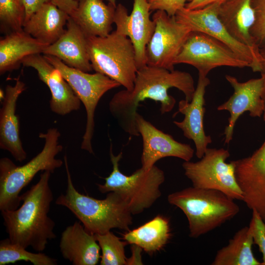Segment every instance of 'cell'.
I'll use <instances>...</instances> for the list:
<instances>
[{"mask_svg": "<svg viewBox=\"0 0 265 265\" xmlns=\"http://www.w3.org/2000/svg\"><path fill=\"white\" fill-rule=\"evenodd\" d=\"M116 7L103 0H78L70 17L88 36L106 37L112 30Z\"/></svg>", "mask_w": 265, "mask_h": 265, "instance_id": "22", "label": "cell"}, {"mask_svg": "<svg viewBox=\"0 0 265 265\" xmlns=\"http://www.w3.org/2000/svg\"><path fill=\"white\" fill-rule=\"evenodd\" d=\"M233 199L213 189L189 187L167 196L169 204L184 212L189 236L197 238L220 226L239 212Z\"/></svg>", "mask_w": 265, "mask_h": 265, "instance_id": "5", "label": "cell"}, {"mask_svg": "<svg viewBox=\"0 0 265 265\" xmlns=\"http://www.w3.org/2000/svg\"><path fill=\"white\" fill-rule=\"evenodd\" d=\"M135 124L142 139V167L150 169L160 159L176 157L190 161L194 150L189 144L181 143L173 136L159 130L137 112Z\"/></svg>", "mask_w": 265, "mask_h": 265, "instance_id": "15", "label": "cell"}, {"mask_svg": "<svg viewBox=\"0 0 265 265\" xmlns=\"http://www.w3.org/2000/svg\"><path fill=\"white\" fill-rule=\"evenodd\" d=\"M147 0H133L129 17L128 37L134 48L138 70L146 65V49L155 28Z\"/></svg>", "mask_w": 265, "mask_h": 265, "instance_id": "25", "label": "cell"}, {"mask_svg": "<svg viewBox=\"0 0 265 265\" xmlns=\"http://www.w3.org/2000/svg\"><path fill=\"white\" fill-rule=\"evenodd\" d=\"M25 9V22L43 4L51 1V0H17Z\"/></svg>", "mask_w": 265, "mask_h": 265, "instance_id": "34", "label": "cell"}, {"mask_svg": "<svg viewBox=\"0 0 265 265\" xmlns=\"http://www.w3.org/2000/svg\"><path fill=\"white\" fill-rule=\"evenodd\" d=\"M151 11L162 10L168 15L175 16L181 9L191 0H147Z\"/></svg>", "mask_w": 265, "mask_h": 265, "instance_id": "33", "label": "cell"}, {"mask_svg": "<svg viewBox=\"0 0 265 265\" xmlns=\"http://www.w3.org/2000/svg\"><path fill=\"white\" fill-rule=\"evenodd\" d=\"M25 19V8L17 0H0L1 31L7 34L23 30Z\"/></svg>", "mask_w": 265, "mask_h": 265, "instance_id": "30", "label": "cell"}, {"mask_svg": "<svg viewBox=\"0 0 265 265\" xmlns=\"http://www.w3.org/2000/svg\"><path fill=\"white\" fill-rule=\"evenodd\" d=\"M221 4L216 2L196 9H188L185 7L179 10L175 16L191 31L205 33L224 43L248 62L253 72H260L261 67L256 61L250 49L235 39L219 19L218 12Z\"/></svg>", "mask_w": 265, "mask_h": 265, "instance_id": "12", "label": "cell"}, {"mask_svg": "<svg viewBox=\"0 0 265 265\" xmlns=\"http://www.w3.org/2000/svg\"><path fill=\"white\" fill-rule=\"evenodd\" d=\"M64 161L67 189L58 197L55 204L68 209L91 234H105L114 228L129 231L132 214L125 200L114 192H108L104 199L80 193L74 186L66 155Z\"/></svg>", "mask_w": 265, "mask_h": 265, "instance_id": "3", "label": "cell"}, {"mask_svg": "<svg viewBox=\"0 0 265 265\" xmlns=\"http://www.w3.org/2000/svg\"><path fill=\"white\" fill-rule=\"evenodd\" d=\"M152 19L155 28L146 47V65L174 70L175 60L191 31L164 11H156Z\"/></svg>", "mask_w": 265, "mask_h": 265, "instance_id": "11", "label": "cell"}, {"mask_svg": "<svg viewBox=\"0 0 265 265\" xmlns=\"http://www.w3.org/2000/svg\"><path fill=\"white\" fill-rule=\"evenodd\" d=\"M108 2V3L111 4L112 5H113L114 7H116L117 4H116V0H106Z\"/></svg>", "mask_w": 265, "mask_h": 265, "instance_id": "39", "label": "cell"}, {"mask_svg": "<svg viewBox=\"0 0 265 265\" xmlns=\"http://www.w3.org/2000/svg\"><path fill=\"white\" fill-rule=\"evenodd\" d=\"M254 244L249 227L238 231L228 244L216 253L212 265H261L252 252Z\"/></svg>", "mask_w": 265, "mask_h": 265, "instance_id": "27", "label": "cell"}, {"mask_svg": "<svg viewBox=\"0 0 265 265\" xmlns=\"http://www.w3.org/2000/svg\"><path fill=\"white\" fill-rule=\"evenodd\" d=\"M234 162L242 201L265 222V141L252 155Z\"/></svg>", "mask_w": 265, "mask_h": 265, "instance_id": "14", "label": "cell"}, {"mask_svg": "<svg viewBox=\"0 0 265 265\" xmlns=\"http://www.w3.org/2000/svg\"><path fill=\"white\" fill-rule=\"evenodd\" d=\"M59 248L63 258L73 265H96L101 259L94 234L87 231L80 222L76 221L62 232Z\"/></svg>", "mask_w": 265, "mask_h": 265, "instance_id": "21", "label": "cell"}, {"mask_svg": "<svg viewBox=\"0 0 265 265\" xmlns=\"http://www.w3.org/2000/svg\"><path fill=\"white\" fill-rule=\"evenodd\" d=\"M94 235L102 251L101 265H127L125 251L128 243L126 241H122L110 231Z\"/></svg>", "mask_w": 265, "mask_h": 265, "instance_id": "29", "label": "cell"}, {"mask_svg": "<svg viewBox=\"0 0 265 265\" xmlns=\"http://www.w3.org/2000/svg\"><path fill=\"white\" fill-rule=\"evenodd\" d=\"M12 242L9 238L0 241V265L14 264L18 261L29 262L33 265H56L57 261L41 252L33 253Z\"/></svg>", "mask_w": 265, "mask_h": 265, "instance_id": "28", "label": "cell"}, {"mask_svg": "<svg viewBox=\"0 0 265 265\" xmlns=\"http://www.w3.org/2000/svg\"><path fill=\"white\" fill-rule=\"evenodd\" d=\"M51 2L69 16L73 14L78 5V0H51Z\"/></svg>", "mask_w": 265, "mask_h": 265, "instance_id": "35", "label": "cell"}, {"mask_svg": "<svg viewBox=\"0 0 265 265\" xmlns=\"http://www.w3.org/2000/svg\"><path fill=\"white\" fill-rule=\"evenodd\" d=\"M229 157L227 149L208 148L199 160L183 162L185 175L194 187L216 190L234 200L242 201L235 177L234 160L226 162Z\"/></svg>", "mask_w": 265, "mask_h": 265, "instance_id": "9", "label": "cell"}, {"mask_svg": "<svg viewBox=\"0 0 265 265\" xmlns=\"http://www.w3.org/2000/svg\"><path fill=\"white\" fill-rule=\"evenodd\" d=\"M60 133L57 128L49 129L39 137L44 140V145L36 156L22 166L16 165L8 158L0 159V210L17 209L21 201L20 193L40 171L51 173L60 168L63 161L55 157L63 150L59 144Z\"/></svg>", "mask_w": 265, "mask_h": 265, "instance_id": "4", "label": "cell"}, {"mask_svg": "<svg viewBox=\"0 0 265 265\" xmlns=\"http://www.w3.org/2000/svg\"><path fill=\"white\" fill-rule=\"evenodd\" d=\"M66 25L63 34L54 43L48 45L43 53L56 57L71 67L85 72L91 71L87 36L70 17Z\"/></svg>", "mask_w": 265, "mask_h": 265, "instance_id": "20", "label": "cell"}, {"mask_svg": "<svg viewBox=\"0 0 265 265\" xmlns=\"http://www.w3.org/2000/svg\"><path fill=\"white\" fill-rule=\"evenodd\" d=\"M252 0H226L221 4L218 16L230 34L247 46L261 67L260 48L250 34L255 21Z\"/></svg>", "mask_w": 265, "mask_h": 265, "instance_id": "19", "label": "cell"}, {"mask_svg": "<svg viewBox=\"0 0 265 265\" xmlns=\"http://www.w3.org/2000/svg\"><path fill=\"white\" fill-rule=\"evenodd\" d=\"M87 43L92 69L131 90L138 68L129 37L116 29L106 37L88 36Z\"/></svg>", "mask_w": 265, "mask_h": 265, "instance_id": "6", "label": "cell"}, {"mask_svg": "<svg viewBox=\"0 0 265 265\" xmlns=\"http://www.w3.org/2000/svg\"><path fill=\"white\" fill-rule=\"evenodd\" d=\"M69 15L51 1L43 4L25 23L23 30L39 41L50 45L63 34Z\"/></svg>", "mask_w": 265, "mask_h": 265, "instance_id": "23", "label": "cell"}, {"mask_svg": "<svg viewBox=\"0 0 265 265\" xmlns=\"http://www.w3.org/2000/svg\"><path fill=\"white\" fill-rule=\"evenodd\" d=\"M22 64L34 69L39 79L49 88L52 96L50 107L53 112L65 115L80 108V100L59 70L50 64L44 55H29L23 59Z\"/></svg>", "mask_w": 265, "mask_h": 265, "instance_id": "17", "label": "cell"}, {"mask_svg": "<svg viewBox=\"0 0 265 265\" xmlns=\"http://www.w3.org/2000/svg\"><path fill=\"white\" fill-rule=\"evenodd\" d=\"M261 63V77L263 79V88L262 91V99L264 104V110L263 113L264 119L265 121V47L260 50Z\"/></svg>", "mask_w": 265, "mask_h": 265, "instance_id": "38", "label": "cell"}, {"mask_svg": "<svg viewBox=\"0 0 265 265\" xmlns=\"http://www.w3.org/2000/svg\"><path fill=\"white\" fill-rule=\"evenodd\" d=\"M48 46L24 30L6 34L0 40V75L18 69L24 58L43 53Z\"/></svg>", "mask_w": 265, "mask_h": 265, "instance_id": "24", "label": "cell"}, {"mask_svg": "<svg viewBox=\"0 0 265 265\" xmlns=\"http://www.w3.org/2000/svg\"><path fill=\"white\" fill-rule=\"evenodd\" d=\"M51 174L43 171L38 182L21 195L20 207L1 211L10 240L37 252L43 251L49 240L56 238L55 223L48 215L53 199L49 184Z\"/></svg>", "mask_w": 265, "mask_h": 265, "instance_id": "2", "label": "cell"}, {"mask_svg": "<svg viewBox=\"0 0 265 265\" xmlns=\"http://www.w3.org/2000/svg\"><path fill=\"white\" fill-rule=\"evenodd\" d=\"M176 88L182 92L185 100L191 101L195 87L188 72L146 65L137 70L133 88L116 93L108 104L109 110L121 128L132 136H138L135 124L137 109L146 99L160 102L162 114L170 112L176 100L168 90Z\"/></svg>", "mask_w": 265, "mask_h": 265, "instance_id": "1", "label": "cell"}, {"mask_svg": "<svg viewBox=\"0 0 265 265\" xmlns=\"http://www.w3.org/2000/svg\"><path fill=\"white\" fill-rule=\"evenodd\" d=\"M255 21L250 34L260 49L265 47V0H252Z\"/></svg>", "mask_w": 265, "mask_h": 265, "instance_id": "31", "label": "cell"}, {"mask_svg": "<svg viewBox=\"0 0 265 265\" xmlns=\"http://www.w3.org/2000/svg\"><path fill=\"white\" fill-rule=\"evenodd\" d=\"M25 83L19 78L14 85H7L0 109V148L7 151L16 161L22 162L26 159L20 137L18 116L16 114L17 101L26 90Z\"/></svg>", "mask_w": 265, "mask_h": 265, "instance_id": "18", "label": "cell"}, {"mask_svg": "<svg viewBox=\"0 0 265 265\" xmlns=\"http://www.w3.org/2000/svg\"><path fill=\"white\" fill-rule=\"evenodd\" d=\"M142 249L140 247L132 244V255L130 258L128 259L127 265H143L141 253Z\"/></svg>", "mask_w": 265, "mask_h": 265, "instance_id": "37", "label": "cell"}, {"mask_svg": "<svg viewBox=\"0 0 265 265\" xmlns=\"http://www.w3.org/2000/svg\"><path fill=\"white\" fill-rule=\"evenodd\" d=\"M210 83L207 76L198 74V82L192 100L190 102L185 99L180 101L178 110L173 116L178 113L184 115L182 121H174L173 123L182 131L185 137L193 141L195 155L198 159L202 158L208 146L212 142L211 136L206 134L204 126L205 94Z\"/></svg>", "mask_w": 265, "mask_h": 265, "instance_id": "16", "label": "cell"}, {"mask_svg": "<svg viewBox=\"0 0 265 265\" xmlns=\"http://www.w3.org/2000/svg\"><path fill=\"white\" fill-rule=\"evenodd\" d=\"M225 79L233 88L234 93L227 101L217 106V110H226L230 113L228 124L223 133L224 144H229L232 140L236 122L242 114L248 111L252 117H260L263 114V79L261 77L240 82L236 77L228 75L225 76Z\"/></svg>", "mask_w": 265, "mask_h": 265, "instance_id": "13", "label": "cell"}, {"mask_svg": "<svg viewBox=\"0 0 265 265\" xmlns=\"http://www.w3.org/2000/svg\"><path fill=\"white\" fill-rule=\"evenodd\" d=\"M126 232L123 235L125 241L140 247L149 254L162 249L171 237L169 220L160 215L137 228Z\"/></svg>", "mask_w": 265, "mask_h": 265, "instance_id": "26", "label": "cell"}, {"mask_svg": "<svg viewBox=\"0 0 265 265\" xmlns=\"http://www.w3.org/2000/svg\"><path fill=\"white\" fill-rule=\"evenodd\" d=\"M252 211V217L248 227L254 244L258 245L262 254L261 265H265V222L256 211Z\"/></svg>", "mask_w": 265, "mask_h": 265, "instance_id": "32", "label": "cell"}, {"mask_svg": "<svg viewBox=\"0 0 265 265\" xmlns=\"http://www.w3.org/2000/svg\"><path fill=\"white\" fill-rule=\"evenodd\" d=\"M109 154L112 170L105 178L104 184H97L99 191L119 194L127 203L132 214L150 208L161 196L160 186L165 180L164 172L155 165L150 169L141 167L132 175H126L119 168L122 152L114 155L111 144Z\"/></svg>", "mask_w": 265, "mask_h": 265, "instance_id": "7", "label": "cell"}, {"mask_svg": "<svg viewBox=\"0 0 265 265\" xmlns=\"http://www.w3.org/2000/svg\"><path fill=\"white\" fill-rule=\"evenodd\" d=\"M45 59L60 72L70 85L86 112V124L80 148L94 154L92 139L94 131V114L103 96L109 90L121 86L117 81L101 73L90 74L68 66L56 57L44 55Z\"/></svg>", "mask_w": 265, "mask_h": 265, "instance_id": "8", "label": "cell"}, {"mask_svg": "<svg viewBox=\"0 0 265 265\" xmlns=\"http://www.w3.org/2000/svg\"><path fill=\"white\" fill-rule=\"evenodd\" d=\"M226 0H191L186 4L185 7L188 9H200L216 2L222 3Z\"/></svg>", "mask_w": 265, "mask_h": 265, "instance_id": "36", "label": "cell"}, {"mask_svg": "<svg viewBox=\"0 0 265 265\" xmlns=\"http://www.w3.org/2000/svg\"><path fill=\"white\" fill-rule=\"evenodd\" d=\"M186 64L196 68L198 74L207 76L217 67H249L230 47L205 33L191 31L176 57L174 64Z\"/></svg>", "mask_w": 265, "mask_h": 265, "instance_id": "10", "label": "cell"}]
</instances>
